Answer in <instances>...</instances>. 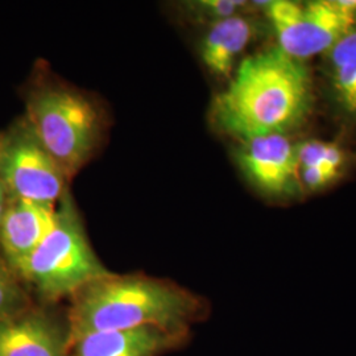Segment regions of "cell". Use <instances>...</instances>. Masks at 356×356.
I'll list each match as a JSON object with an SVG mask.
<instances>
[{
	"label": "cell",
	"mask_w": 356,
	"mask_h": 356,
	"mask_svg": "<svg viewBox=\"0 0 356 356\" xmlns=\"http://www.w3.org/2000/svg\"><path fill=\"white\" fill-rule=\"evenodd\" d=\"M314 106L309 67L279 47L243 60L229 86L216 95V128L238 141L267 135L289 136L302 127Z\"/></svg>",
	"instance_id": "obj_1"
},
{
	"label": "cell",
	"mask_w": 356,
	"mask_h": 356,
	"mask_svg": "<svg viewBox=\"0 0 356 356\" xmlns=\"http://www.w3.org/2000/svg\"><path fill=\"white\" fill-rule=\"evenodd\" d=\"M67 314V347L106 331L153 326L185 335L201 313V302L177 285L141 275L110 272L86 284L72 297Z\"/></svg>",
	"instance_id": "obj_2"
},
{
	"label": "cell",
	"mask_w": 356,
	"mask_h": 356,
	"mask_svg": "<svg viewBox=\"0 0 356 356\" xmlns=\"http://www.w3.org/2000/svg\"><path fill=\"white\" fill-rule=\"evenodd\" d=\"M13 270L47 301L72 297L86 284L108 273L94 254L67 197L60 204L51 234Z\"/></svg>",
	"instance_id": "obj_3"
},
{
	"label": "cell",
	"mask_w": 356,
	"mask_h": 356,
	"mask_svg": "<svg viewBox=\"0 0 356 356\" xmlns=\"http://www.w3.org/2000/svg\"><path fill=\"white\" fill-rule=\"evenodd\" d=\"M26 123L66 178L89 160L99 120L92 104L72 90L45 88L26 101Z\"/></svg>",
	"instance_id": "obj_4"
},
{
	"label": "cell",
	"mask_w": 356,
	"mask_h": 356,
	"mask_svg": "<svg viewBox=\"0 0 356 356\" xmlns=\"http://www.w3.org/2000/svg\"><path fill=\"white\" fill-rule=\"evenodd\" d=\"M268 19L277 47L296 60L326 53L356 28V0L267 1Z\"/></svg>",
	"instance_id": "obj_5"
},
{
	"label": "cell",
	"mask_w": 356,
	"mask_h": 356,
	"mask_svg": "<svg viewBox=\"0 0 356 356\" xmlns=\"http://www.w3.org/2000/svg\"><path fill=\"white\" fill-rule=\"evenodd\" d=\"M0 179L11 198L54 206L66 176L24 122L0 136Z\"/></svg>",
	"instance_id": "obj_6"
},
{
	"label": "cell",
	"mask_w": 356,
	"mask_h": 356,
	"mask_svg": "<svg viewBox=\"0 0 356 356\" xmlns=\"http://www.w3.org/2000/svg\"><path fill=\"white\" fill-rule=\"evenodd\" d=\"M235 154L243 175L264 195L291 198L301 191L297 144L289 136L267 135L239 141Z\"/></svg>",
	"instance_id": "obj_7"
},
{
	"label": "cell",
	"mask_w": 356,
	"mask_h": 356,
	"mask_svg": "<svg viewBox=\"0 0 356 356\" xmlns=\"http://www.w3.org/2000/svg\"><path fill=\"white\" fill-rule=\"evenodd\" d=\"M0 356H69L67 331L28 307L0 321Z\"/></svg>",
	"instance_id": "obj_8"
},
{
	"label": "cell",
	"mask_w": 356,
	"mask_h": 356,
	"mask_svg": "<svg viewBox=\"0 0 356 356\" xmlns=\"http://www.w3.org/2000/svg\"><path fill=\"white\" fill-rule=\"evenodd\" d=\"M56 220L54 206L11 198L0 220V251L13 269L44 242Z\"/></svg>",
	"instance_id": "obj_9"
},
{
	"label": "cell",
	"mask_w": 356,
	"mask_h": 356,
	"mask_svg": "<svg viewBox=\"0 0 356 356\" xmlns=\"http://www.w3.org/2000/svg\"><path fill=\"white\" fill-rule=\"evenodd\" d=\"M184 335L145 326L86 335L69 347V356H159L182 342Z\"/></svg>",
	"instance_id": "obj_10"
},
{
	"label": "cell",
	"mask_w": 356,
	"mask_h": 356,
	"mask_svg": "<svg viewBox=\"0 0 356 356\" xmlns=\"http://www.w3.org/2000/svg\"><path fill=\"white\" fill-rule=\"evenodd\" d=\"M254 35V23L236 15L210 24L201 42V58L207 70L218 78H229L236 58Z\"/></svg>",
	"instance_id": "obj_11"
},
{
	"label": "cell",
	"mask_w": 356,
	"mask_h": 356,
	"mask_svg": "<svg viewBox=\"0 0 356 356\" xmlns=\"http://www.w3.org/2000/svg\"><path fill=\"white\" fill-rule=\"evenodd\" d=\"M325 54L337 102L347 114L356 116V28L344 35Z\"/></svg>",
	"instance_id": "obj_12"
},
{
	"label": "cell",
	"mask_w": 356,
	"mask_h": 356,
	"mask_svg": "<svg viewBox=\"0 0 356 356\" xmlns=\"http://www.w3.org/2000/svg\"><path fill=\"white\" fill-rule=\"evenodd\" d=\"M29 307L23 281L0 254V321Z\"/></svg>",
	"instance_id": "obj_13"
},
{
	"label": "cell",
	"mask_w": 356,
	"mask_h": 356,
	"mask_svg": "<svg viewBox=\"0 0 356 356\" xmlns=\"http://www.w3.org/2000/svg\"><path fill=\"white\" fill-rule=\"evenodd\" d=\"M298 166H330L341 170L346 160L343 149L329 141L306 140L297 144Z\"/></svg>",
	"instance_id": "obj_14"
},
{
	"label": "cell",
	"mask_w": 356,
	"mask_h": 356,
	"mask_svg": "<svg viewBox=\"0 0 356 356\" xmlns=\"http://www.w3.org/2000/svg\"><path fill=\"white\" fill-rule=\"evenodd\" d=\"M188 8L193 16L207 20L210 24H213L236 15H244L245 10L250 8V3L239 0H204L189 3Z\"/></svg>",
	"instance_id": "obj_15"
},
{
	"label": "cell",
	"mask_w": 356,
	"mask_h": 356,
	"mask_svg": "<svg viewBox=\"0 0 356 356\" xmlns=\"http://www.w3.org/2000/svg\"><path fill=\"white\" fill-rule=\"evenodd\" d=\"M341 170L330 166H304L298 170V179L301 189L316 191L323 189L338 177Z\"/></svg>",
	"instance_id": "obj_16"
},
{
	"label": "cell",
	"mask_w": 356,
	"mask_h": 356,
	"mask_svg": "<svg viewBox=\"0 0 356 356\" xmlns=\"http://www.w3.org/2000/svg\"><path fill=\"white\" fill-rule=\"evenodd\" d=\"M10 201H11V195H10V193L7 191L4 182L0 179V220H1V218L4 216V211H6L7 206L10 204Z\"/></svg>",
	"instance_id": "obj_17"
},
{
	"label": "cell",
	"mask_w": 356,
	"mask_h": 356,
	"mask_svg": "<svg viewBox=\"0 0 356 356\" xmlns=\"http://www.w3.org/2000/svg\"><path fill=\"white\" fill-rule=\"evenodd\" d=\"M0 136H1V134H0Z\"/></svg>",
	"instance_id": "obj_18"
}]
</instances>
